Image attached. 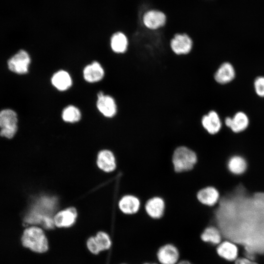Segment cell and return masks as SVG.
I'll use <instances>...</instances> for the list:
<instances>
[{"instance_id": "cell-7", "label": "cell", "mask_w": 264, "mask_h": 264, "mask_svg": "<svg viewBox=\"0 0 264 264\" xmlns=\"http://www.w3.org/2000/svg\"><path fill=\"white\" fill-rule=\"evenodd\" d=\"M142 22L147 29L156 30L166 25L167 16L162 11L154 9H149L144 13Z\"/></svg>"}, {"instance_id": "cell-28", "label": "cell", "mask_w": 264, "mask_h": 264, "mask_svg": "<svg viewBox=\"0 0 264 264\" xmlns=\"http://www.w3.org/2000/svg\"><path fill=\"white\" fill-rule=\"evenodd\" d=\"M235 264H258L247 258H240L235 260Z\"/></svg>"}, {"instance_id": "cell-8", "label": "cell", "mask_w": 264, "mask_h": 264, "mask_svg": "<svg viewBox=\"0 0 264 264\" xmlns=\"http://www.w3.org/2000/svg\"><path fill=\"white\" fill-rule=\"evenodd\" d=\"M31 59L28 53L24 50H20L7 62L8 68L11 71L24 74L28 72Z\"/></svg>"}, {"instance_id": "cell-21", "label": "cell", "mask_w": 264, "mask_h": 264, "mask_svg": "<svg viewBox=\"0 0 264 264\" xmlns=\"http://www.w3.org/2000/svg\"><path fill=\"white\" fill-rule=\"evenodd\" d=\"M145 208L150 217L155 219H159L164 214L165 203L162 198L154 197L147 201Z\"/></svg>"}, {"instance_id": "cell-23", "label": "cell", "mask_w": 264, "mask_h": 264, "mask_svg": "<svg viewBox=\"0 0 264 264\" xmlns=\"http://www.w3.org/2000/svg\"><path fill=\"white\" fill-rule=\"evenodd\" d=\"M217 251L220 257L230 261L236 260L238 253L237 245L229 240L220 243L217 247Z\"/></svg>"}, {"instance_id": "cell-14", "label": "cell", "mask_w": 264, "mask_h": 264, "mask_svg": "<svg viewBox=\"0 0 264 264\" xmlns=\"http://www.w3.org/2000/svg\"><path fill=\"white\" fill-rule=\"evenodd\" d=\"M110 245L111 241L109 235L103 232L98 233L95 237H90L87 241L88 249L94 254L108 249Z\"/></svg>"}, {"instance_id": "cell-30", "label": "cell", "mask_w": 264, "mask_h": 264, "mask_svg": "<svg viewBox=\"0 0 264 264\" xmlns=\"http://www.w3.org/2000/svg\"><path fill=\"white\" fill-rule=\"evenodd\" d=\"M154 264V263H145V264Z\"/></svg>"}, {"instance_id": "cell-9", "label": "cell", "mask_w": 264, "mask_h": 264, "mask_svg": "<svg viewBox=\"0 0 264 264\" xmlns=\"http://www.w3.org/2000/svg\"><path fill=\"white\" fill-rule=\"evenodd\" d=\"M224 124L232 133L239 134L245 132L248 129L250 120L245 113L238 111L232 117H226L224 119Z\"/></svg>"}, {"instance_id": "cell-13", "label": "cell", "mask_w": 264, "mask_h": 264, "mask_svg": "<svg viewBox=\"0 0 264 264\" xmlns=\"http://www.w3.org/2000/svg\"><path fill=\"white\" fill-rule=\"evenodd\" d=\"M83 76L88 83H97L104 77L105 70L99 62L93 61L85 66L83 70Z\"/></svg>"}, {"instance_id": "cell-4", "label": "cell", "mask_w": 264, "mask_h": 264, "mask_svg": "<svg viewBox=\"0 0 264 264\" xmlns=\"http://www.w3.org/2000/svg\"><path fill=\"white\" fill-rule=\"evenodd\" d=\"M196 153L186 147L177 148L173 155L172 162L175 170L177 172L191 170L197 163Z\"/></svg>"}, {"instance_id": "cell-17", "label": "cell", "mask_w": 264, "mask_h": 264, "mask_svg": "<svg viewBox=\"0 0 264 264\" xmlns=\"http://www.w3.org/2000/svg\"><path fill=\"white\" fill-rule=\"evenodd\" d=\"M198 200L202 204L213 206L220 200V193L214 186H207L201 189L197 194Z\"/></svg>"}, {"instance_id": "cell-18", "label": "cell", "mask_w": 264, "mask_h": 264, "mask_svg": "<svg viewBox=\"0 0 264 264\" xmlns=\"http://www.w3.org/2000/svg\"><path fill=\"white\" fill-rule=\"evenodd\" d=\"M51 83L56 89L65 91L69 89L73 84L70 74L65 70H59L55 72L51 76Z\"/></svg>"}, {"instance_id": "cell-22", "label": "cell", "mask_w": 264, "mask_h": 264, "mask_svg": "<svg viewBox=\"0 0 264 264\" xmlns=\"http://www.w3.org/2000/svg\"><path fill=\"white\" fill-rule=\"evenodd\" d=\"M129 40L126 35L122 32L114 33L110 40V46L112 51L116 54L126 53L129 47Z\"/></svg>"}, {"instance_id": "cell-29", "label": "cell", "mask_w": 264, "mask_h": 264, "mask_svg": "<svg viewBox=\"0 0 264 264\" xmlns=\"http://www.w3.org/2000/svg\"><path fill=\"white\" fill-rule=\"evenodd\" d=\"M177 264H192L190 262L187 261H182L177 263Z\"/></svg>"}, {"instance_id": "cell-11", "label": "cell", "mask_w": 264, "mask_h": 264, "mask_svg": "<svg viewBox=\"0 0 264 264\" xmlns=\"http://www.w3.org/2000/svg\"><path fill=\"white\" fill-rule=\"evenodd\" d=\"M227 172L231 175L240 176L243 175L248 168L246 159L242 155L234 154L229 156L225 163Z\"/></svg>"}, {"instance_id": "cell-20", "label": "cell", "mask_w": 264, "mask_h": 264, "mask_svg": "<svg viewBox=\"0 0 264 264\" xmlns=\"http://www.w3.org/2000/svg\"><path fill=\"white\" fill-rule=\"evenodd\" d=\"M97 165L102 171L109 173L116 168L115 158L110 151L104 150L100 151L97 155Z\"/></svg>"}, {"instance_id": "cell-15", "label": "cell", "mask_w": 264, "mask_h": 264, "mask_svg": "<svg viewBox=\"0 0 264 264\" xmlns=\"http://www.w3.org/2000/svg\"><path fill=\"white\" fill-rule=\"evenodd\" d=\"M77 217L76 209L67 208L56 213L54 216V225L58 227H68L72 225Z\"/></svg>"}, {"instance_id": "cell-3", "label": "cell", "mask_w": 264, "mask_h": 264, "mask_svg": "<svg viewBox=\"0 0 264 264\" xmlns=\"http://www.w3.org/2000/svg\"><path fill=\"white\" fill-rule=\"evenodd\" d=\"M23 245L33 251L43 253L48 248L47 239L43 230L36 226L26 228L22 234Z\"/></svg>"}, {"instance_id": "cell-2", "label": "cell", "mask_w": 264, "mask_h": 264, "mask_svg": "<svg viewBox=\"0 0 264 264\" xmlns=\"http://www.w3.org/2000/svg\"><path fill=\"white\" fill-rule=\"evenodd\" d=\"M56 203L53 198H41L27 213L25 221L31 224H40L45 229H52L55 225L53 215L56 210Z\"/></svg>"}, {"instance_id": "cell-1", "label": "cell", "mask_w": 264, "mask_h": 264, "mask_svg": "<svg viewBox=\"0 0 264 264\" xmlns=\"http://www.w3.org/2000/svg\"><path fill=\"white\" fill-rule=\"evenodd\" d=\"M220 200L216 220L222 236L243 245L246 258L264 253V193H233Z\"/></svg>"}, {"instance_id": "cell-26", "label": "cell", "mask_w": 264, "mask_h": 264, "mask_svg": "<svg viewBox=\"0 0 264 264\" xmlns=\"http://www.w3.org/2000/svg\"><path fill=\"white\" fill-rule=\"evenodd\" d=\"M222 234L220 229L215 226L205 228L201 235V240L214 244H219L221 241Z\"/></svg>"}, {"instance_id": "cell-25", "label": "cell", "mask_w": 264, "mask_h": 264, "mask_svg": "<svg viewBox=\"0 0 264 264\" xmlns=\"http://www.w3.org/2000/svg\"><path fill=\"white\" fill-rule=\"evenodd\" d=\"M61 116L65 122L74 123L80 120L82 114L78 107L73 105H69L64 108Z\"/></svg>"}, {"instance_id": "cell-12", "label": "cell", "mask_w": 264, "mask_h": 264, "mask_svg": "<svg viewBox=\"0 0 264 264\" xmlns=\"http://www.w3.org/2000/svg\"><path fill=\"white\" fill-rule=\"evenodd\" d=\"M201 123L203 129L210 134L216 135L221 130L222 122L218 113L210 110L203 115Z\"/></svg>"}, {"instance_id": "cell-6", "label": "cell", "mask_w": 264, "mask_h": 264, "mask_svg": "<svg viewBox=\"0 0 264 264\" xmlns=\"http://www.w3.org/2000/svg\"><path fill=\"white\" fill-rule=\"evenodd\" d=\"M18 118L16 112L11 109L0 111V135L11 139L18 130Z\"/></svg>"}, {"instance_id": "cell-16", "label": "cell", "mask_w": 264, "mask_h": 264, "mask_svg": "<svg viewBox=\"0 0 264 264\" xmlns=\"http://www.w3.org/2000/svg\"><path fill=\"white\" fill-rule=\"evenodd\" d=\"M157 257L161 264H176L179 259V252L176 246L167 244L159 249Z\"/></svg>"}, {"instance_id": "cell-19", "label": "cell", "mask_w": 264, "mask_h": 264, "mask_svg": "<svg viewBox=\"0 0 264 264\" xmlns=\"http://www.w3.org/2000/svg\"><path fill=\"white\" fill-rule=\"evenodd\" d=\"M235 77L234 68L229 62H224L220 64L214 74L215 81L220 85H225L230 83Z\"/></svg>"}, {"instance_id": "cell-24", "label": "cell", "mask_w": 264, "mask_h": 264, "mask_svg": "<svg viewBox=\"0 0 264 264\" xmlns=\"http://www.w3.org/2000/svg\"><path fill=\"white\" fill-rule=\"evenodd\" d=\"M118 205L123 213L131 215L136 213L139 210L140 202L137 197L129 195L120 199Z\"/></svg>"}, {"instance_id": "cell-5", "label": "cell", "mask_w": 264, "mask_h": 264, "mask_svg": "<svg viewBox=\"0 0 264 264\" xmlns=\"http://www.w3.org/2000/svg\"><path fill=\"white\" fill-rule=\"evenodd\" d=\"M194 46L192 38L186 33H176L169 42L171 51L177 56L189 55L193 51Z\"/></svg>"}, {"instance_id": "cell-27", "label": "cell", "mask_w": 264, "mask_h": 264, "mask_svg": "<svg viewBox=\"0 0 264 264\" xmlns=\"http://www.w3.org/2000/svg\"><path fill=\"white\" fill-rule=\"evenodd\" d=\"M254 86L256 94L260 97H264V76L257 77Z\"/></svg>"}, {"instance_id": "cell-10", "label": "cell", "mask_w": 264, "mask_h": 264, "mask_svg": "<svg viewBox=\"0 0 264 264\" xmlns=\"http://www.w3.org/2000/svg\"><path fill=\"white\" fill-rule=\"evenodd\" d=\"M96 106L98 111L105 117L112 118L117 112V105L114 98L103 91H99L97 95Z\"/></svg>"}]
</instances>
